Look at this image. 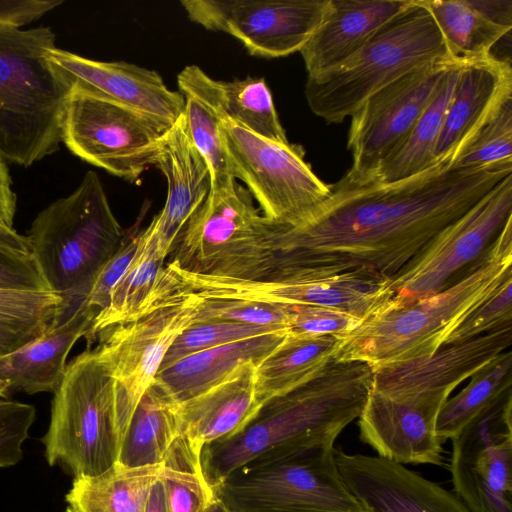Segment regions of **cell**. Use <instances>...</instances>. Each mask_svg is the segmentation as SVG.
<instances>
[{
    "mask_svg": "<svg viewBox=\"0 0 512 512\" xmlns=\"http://www.w3.org/2000/svg\"><path fill=\"white\" fill-rule=\"evenodd\" d=\"M340 340L334 335H286L282 343L255 370L260 401L284 395L315 377L335 357Z\"/></svg>",
    "mask_w": 512,
    "mask_h": 512,
    "instance_id": "obj_29",
    "label": "cell"
},
{
    "mask_svg": "<svg viewBox=\"0 0 512 512\" xmlns=\"http://www.w3.org/2000/svg\"><path fill=\"white\" fill-rule=\"evenodd\" d=\"M512 344V324L441 346L436 352L374 369L371 389L393 398L451 392Z\"/></svg>",
    "mask_w": 512,
    "mask_h": 512,
    "instance_id": "obj_18",
    "label": "cell"
},
{
    "mask_svg": "<svg viewBox=\"0 0 512 512\" xmlns=\"http://www.w3.org/2000/svg\"><path fill=\"white\" fill-rule=\"evenodd\" d=\"M448 398L444 394L393 398L370 389L357 418L360 439L377 456L396 463L443 466L436 423Z\"/></svg>",
    "mask_w": 512,
    "mask_h": 512,
    "instance_id": "obj_17",
    "label": "cell"
},
{
    "mask_svg": "<svg viewBox=\"0 0 512 512\" xmlns=\"http://www.w3.org/2000/svg\"><path fill=\"white\" fill-rule=\"evenodd\" d=\"M127 428L112 375L98 348L88 347L67 363L53 392L45 457L74 478L100 475L117 464Z\"/></svg>",
    "mask_w": 512,
    "mask_h": 512,
    "instance_id": "obj_6",
    "label": "cell"
},
{
    "mask_svg": "<svg viewBox=\"0 0 512 512\" xmlns=\"http://www.w3.org/2000/svg\"><path fill=\"white\" fill-rule=\"evenodd\" d=\"M35 415L30 404L0 399V467L15 465L22 459V445Z\"/></svg>",
    "mask_w": 512,
    "mask_h": 512,
    "instance_id": "obj_42",
    "label": "cell"
},
{
    "mask_svg": "<svg viewBox=\"0 0 512 512\" xmlns=\"http://www.w3.org/2000/svg\"><path fill=\"white\" fill-rule=\"evenodd\" d=\"M257 365L246 364L206 392L180 403V436L200 456L203 447L243 430L263 403L255 391Z\"/></svg>",
    "mask_w": 512,
    "mask_h": 512,
    "instance_id": "obj_24",
    "label": "cell"
},
{
    "mask_svg": "<svg viewBox=\"0 0 512 512\" xmlns=\"http://www.w3.org/2000/svg\"><path fill=\"white\" fill-rule=\"evenodd\" d=\"M154 166L166 179L167 195L163 208L144 230L167 258L210 193L207 165L190 140L183 115L166 132Z\"/></svg>",
    "mask_w": 512,
    "mask_h": 512,
    "instance_id": "obj_21",
    "label": "cell"
},
{
    "mask_svg": "<svg viewBox=\"0 0 512 512\" xmlns=\"http://www.w3.org/2000/svg\"><path fill=\"white\" fill-rule=\"evenodd\" d=\"M7 396H9L7 388L5 384L2 381H0V397L6 398Z\"/></svg>",
    "mask_w": 512,
    "mask_h": 512,
    "instance_id": "obj_51",
    "label": "cell"
},
{
    "mask_svg": "<svg viewBox=\"0 0 512 512\" xmlns=\"http://www.w3.org/2000/svg\"><path fill=\"white\" fill-rule=\"evenodd\" d=\"M339 472L368 512H470L454 492L405 465L334 449Z\"/></svg>",
    "mask_w": 512,
    "mask_h": 512,
    "instance_id": "obj_19",
    "label": "cell"
},
{
    "mask_svg": "<svg viewBox=\"0 0 512 512\" xmlns=\"http://www.w3.org/2000/svg\"><path fill=\"white\" fill-rule=\"evenodd\" d=\"M325 444L246 466L214 494L232 512H368L346 486Z\"/></svg>",
    "mask_w": 512,
    "mask_h": 512,
    "instance_id": "obj_9",
    "label": "cell"
},
{
    "mask_svg": "<svg viewBox=\"0 0 512 512\" xmlns=\"http://www.w3.org/2000/svg\"><path fill=\"white\" fill-rule=\"evenodd\" d=\"M451 158L392 182L330 184L329 197L302 225L284 226L278 267L269 278L321 279L351 273L391 281L512 166L460 168Z\"/></svg>",
    "mask_w": 512,
    "mask_h": 512,
    "instance_id": "obj_1",
    "label": "cell"
},
{
    "mask_svg": "<svg viewBox=\"0 0 512 512\" xmlns=\"http://www.w3.org/2000/svg\"><path fill=\"white\" fill-rule=\"evenodd\" d=\"M144 512H169L164 486L160 478L152 485Z\"/></svg>",
    "mask_w": 512,
    "mask_h": 512,
    "instance_id": "obj_49",
    "label": "cell"
},
{
    "mask_svg": "<svg viewBox=\"0 0 512 512\" xmlns=\"http://www.w3.org/2000/svg\"><path fill=\"white\" fill-rule=\"evenodd\" d=\"M6 162L0 154V223L13 228L17 197L12 189V180Z\"/></svg>",
    "mask_w": 512,
    "mask_h": 512,
    "instance_id": "obj_47",
    "label": "cell"
},
{
    "mask_svg": "<svg viewBox=\"0 0 512 512\" xmlns=\"http://www.w3.org/2000/svg\"><path fill=\"white\" fill-rule=\"evenodd\" d=\"M451 440L455 495L470 512H512V389Z\"/></svg>",
    "mask_w": 512,
    "mask_h": 512,
    "instance_id": "obj_15",
    "label": "cell"
},
{
    "mask_svg": "<svg viewBox=\"0 0 512 512\" xmlns=\"http://www.w3.org/2000/svg\"><path fill=\"white\" fill-rule=\"evenodd\" d=\"M222 118L270 141L289 143L272 94L263 78L214 80L196 65L186 66Z\"/></svg>",
    "mask_w": 512,
    "mask_h": 512,
    "instance_id": "obj_28",
    "label": "cell"
},
{
    "mask_svg": "<svg viewBox=\"0 0 512 512\" xmlns=\"http://www.w3.org/2000/svg\"><path fill=\"white\" fill-rule=\"evenodd\" d=\"M511 98L510 61L492 54L463 61L436 146V161L447 158L455 161Z\"/></svg>",
    "mask_w": 512,
    "mask_h": 512,
    "instance_id": "obj_22",
    "label": "cell"
},
{
    "mask_svg": "<svg viewBox=\"0 0 512 512\" xmlns=\"http://www.w3.org/2000/svg\"><path fill=\"white\" fill-rule=\"evenodd\" d=\"M163 483L169 512H205L215 498L195 454L180 436L163 463Z\"/></svg>",
    "mask_w": 512,
    "mask_h": 512,
    "instance_id": "obj_37",
    "label": "cell"
},
{
    "mask_svg": "<svg viewBox=\"0 0 512 512\" xmlns=\"http://www.w3.org/2000/svg\"><path fill=\"white\" fill-rule=\"evenodd\" d=\"M125 235L99 177L88 171L71 194L38 213L25 236L49 291L72 314Z\"/></svg>",
    "mask_w": 512,
    "mask_h": 512,
    "instance_id": "obj_5",
    "label": "cell"
},
{
    "mask_svg": "<svg viewBox=\"0 0 512 512\" xmlns=\"http://www.w3.org/2000/svg\"><path fill=\"white\" fill-rule=\"evenodd\" d=\"M235 179L242 181L264 216L295 228L329 197L330 184L312 170L301 145L261 138L221 117Z\"/></svg>",
    "mask_w": 512,
    "mask_h": 512,
    "instance_id": "obj_11",
    "label": "cell"
},
{
    "mask_svg": "<svg viewBox=\"0 0 512 512\" xmlns=\"http://www.w3.org/2000/svg\"><path fill=\"white\" fill-rule=\"evenodd\" d=\"M413 0H330L328 10L300 50L308 76L327 72L358 53Z\"/></svg>",
    "mask_w": 512,
    "mask_h": 512,
    "instance_id": "obj_23",
    "label": "cell"
},
{
    "mask_svg": "<svg viewBox=\"0 0 512 512\" xmlns=\"http://www.w3.org/2000/svg\"><path fill=\"white\" fill-rule=\"evenodd\" d=\"M177 83L185 98L183 117L188 135L209 171V197L227 195L238 183L222 135L219 111L205 93L181 72Z\"/></svg>",
    "mask_w": 512,
    "mask_h": 512,
    "instance_id": "obj_32",
    "label": "cell"
},
{
    "mask_svg": "<svg viewBox=\"0 0 512 512\" xmlns=\"http://www.w3.org/2000/svg\"><path fill=\"white\" fill-rule=\"evenodd\" d=\"M288 335L316 337L344 335L355 329L361 321L339 310L314 305H292Z\"/></svg>",
    "mask_w": 512,
    "mask_h": 512,
    "instance_id": "obj_43",
    "label": "cell"
},
{
    "mask_svg": "<svg viewBox=\"0 0 512 512\" xmlns=\"http://www.w3.org/2000/svg\"><path fill=\"white\" fill-rule=\"evenodd\" d=\"M443 37L450 56L470 61L491 55L492 48L511 31L469 0H422Z\"/></svg>",
    "mask_w": 512,
    "mask_h": 512,
    "instance_id": "obj_33",
    "label": "cell"
},
{
    "mask_svg": "<svg viewBox=\"0 0 512 512\" xmlns=\"http://www.w3.org/2000/svg\"><path fill=\"white\" fill-rule=\"evenodd\" d=\"M264 216L242 185L208 196L178 237L168 264L197 275L238 280L271 277L281 253L283 227Z\"/></svg>",
    "mask_w": 512,
    "mask_h": 512,
    "instance_id": "obj_8",
    "label": "cell"
},
{
    "mask_svg": "<svg viewBox=\"0 0 512 512\" xmlns=\"http://www.w3.org/2000/svg\"><path fill=\"white\" fill-rule=\"evenodd\" d=\"M453 163L460 168L512 166V98Z\"/></svg>",
    "mask_w": 512,
    "mask_h": 512,
    "instance_id": "obj_40",
    "label": "cell"
},
{
    "mask_svg": "<svg viewBox=\"0 0 512 512\" xmlns=\"http://www.w3.org/2000/svg\"><path fill=\"white\" fill-rule=\"evenodd\" d=\"M330 0H182L187 16L229 34L254 56L300 52L322 22Z\"/></svg>",
    "mask_w": 512,
    "mask_h": 512,
    "instance_id": "obj_14",
    "label": "cell"
},
{
    "mask_svg": "<svg viewBox=\"0 0 512 512\" xmlns=\"http://www.w3.org/2000/svg\"><path fill=\"white\" fill-rule=\"evenodd\" d=\"M62 3V0H0V23L20 28Z\"/></svg>",
    "mask_w": 512,
    "mask_h": 512,
    "instance_id": "obj_46",
    "label": "cell"
},
{
    "mask_svg": "<svg viewBox=\"0 0 512 512\" xmlns=\"http://www.w3.org/2000/svg\"><path fill=\"white\" fill-rule=\"evenodd\" d=\"M0 248L30 253L28 240L25 235L18 233L0 223Z\"/></svg>",
    "mask_w": 512,
    "mask_h": 512,
    "instance_id": "obj_48",
    "label": "cell"
},
{
    "mask_svg": "<svg viewBox=\"0 0 512 512\" xmlns=\"http://www.w3.org/2000/svg\"><path fill=\"white\" fill-rule=\"evenodd\" d=\"M56 47L51 27L0 23V154L29 167L62 143L72 85L49 59Z\"/></svg>",
    "mask_w": 512,
    "mask_h": 512,
    "instance_id": "obj_4",
    "label": "cell"
},
{
    "mask_svg": "<svg viewBox=\"0 0 512 512\" xmlns=\"http://www.w3.org/2000/svg\"><path fill=\"white\" fill-rule=\"evenodd\" d=\"M462 61L444 75L440 87L402 144L378 166L368 181L392 182L424 171L435 164V150L452 101Z\"/></svg>",
    "mask_w": 512,
    "mask_h": 512,
    "instance_id": "obj_30",
    "label": "cell"
},
{
    "mask_svg": "<svg viewBox=\"0 0 512 512\" xmlns=\"http://www.w3.org/2000/svg\"><path fill=\"white\" fill-rule=\"evenodd\" d=\"M180 403L154 381L141 397L124 435L118 464L161 465L180 437Z\"/></svg>",
    "mask_w": 512,
    "mask_h": 512,
    "instance_id": "obj_27",
    "label": "cell"
},
{
    "mask_svg": "<svg viewBox=\"0 0 512 512\" xmlns=\"http://www.w3.org/2000/svg\"><path fill=\"white\" fill-rule=\"evenodd\" d=\"M271 333L287 334L286 331L273 327L236 321L209 320L193 322L175 338L163 359L160 369L197 352Z\"/></svg>",
    "mask_w": 512,
    "mask_h": 512,
    "instance_id": "obj_38",
    "label": "cell"
},
{
    "mask_svg": "<svg viewBox=\"0 0 512 512\" xmlns=\"http://www.w3.org/2000/svg\"><path fill=\"white\" fill-rule=\"evenodd\" d=\"M0 289L49 291L30 253L0 248Z\"/></svg>",
    "mask_w": 512,
    "mask_h": 512,
    "instance_id": "obj_45",
    "label": "cell"
},
{
    "mask_svg": "<svg viewBox=\"0 0 512 512\" xmlns=\"http://www.w3.org/2000/svg\"><path fill=\"white\" fill-rule=\"evenodd\" d=\"M374 369L333 358L315 377L266 402L236 435L203 447V476L214 491L236 471L334 444L363 409Z\"/></svg>",
    "mask_w": 512,
    "mask_h": 512,
    "instance_id": "obj_2",
    "label": "cell"
},
{
    "mask_svg": "<svg viewBox=\"0 0 512 512\" xmlns=\"http://www.w3.org/2000/svg\"><path fill=\"white\" fill-rule=\"evenodd\" d=\"M457 60H436L409 71L369 97L351 116L347 147L352 166L344 177L370 180L405 140Z\"/></svg>",
    "mask_w": 512,
    "mask_h": 512,
    "instance_id": "obj_13",
    "label": "cell"
},
{
    "mask_svg": "<svg viewBox=\"0 0 512 512\" xmlns=\"http://www.w3.org/2000/svg\"><path fill=\"white\" fill-rule=\"evenodd\" d=\"M67 312L64 297L57 293L0 289V356L61 323Z\"/></svg>",
    "mask_w": 512,
    "mask_h": 512,
    "instance_id": "obj_35",
    "label": "cell"
},
{
    "mask_svg": "<svg viewBox=\"0 0 512 512\" xmlns=\"http://www.w3.org/2000/svg\"><path fill=\"white\" fill-rule=\"evenodd\" d=\"M66 512H78V511L76 509H74L73 507L68 506L66 509Z\"/></svg>",
    "mask_w": 512,
    "mask_h": 512,
    "instance_id": "obj_52",
    "label": "cell"
},
{
    "mask_svg": "<svg viewBox=\"0 0 512 512\" xmlns=\"http://www.w3.org/2000/svg\"><path fill=\"white\" fill-rule=\"evenodd\" d=\"M162 467L128 468L117 463L100 475L74 478L66 502L78 512H144Z\"/></svg>",
    "mask_w": 512,
    "mask_h": 512,
    "instance_id": "obj_31",
    "label": "cell"
},
{
    "mask_svg": "<svg viewBox=\"0 0 512 512\" xmlns=\"http://www.w3.org/2000/svg\"><path fill=\"white\" fill-rule=\"evenodd\" d=\"M205 512H232L216 495Z\"/></svg>",
    "mask_w": 512,
    "mask_h": 512,
    "instance_id": "obj_50",
    "label": "cell"
},
{
    "mask_svg": "<svg viewBox=\"0 0 512 512\" xmlns=\"http://www.w3.org/2000/svg\"><path fill=\"white\" fill-rule=\"evenodd\" d=\"M96 316L94 310L79 306L41 336L0 356V381L8 394L53 393L64 375L70 350L81 337L87 336Z\"/></svg>",
    "mask_w": 512,
    "mask_h": 512,
    "instance_id": "obj_25",
    "label": "cell"
},
{
    "mask_svg": "<svg viewBox=\"0 0 512 512\" xmlns=\"http://www.w3.org/2000/svg\"><path fill=\"white\" fill-rule=\"evenodd\" d=\"M286 335L265 334L197 352L160 369L155 381L176 401L185 402L225 381L246 364L258 366Z\"/></svg>",
    "mask_w": 512,
    "mask_h": 512,
    "instance_id": "obj_26",
    "label": "cell"
},
{
    "mask_svg": "<svg viewBox=\"0 0 512 512\" xmlns=\"http://www.w3.org/2000/svg\"><path fill=\"white\" fill-rule=\"evenodd\" d=\"M509 324H512V276L463 319L444 345L468 340Z\"/></svg>",
    "mask_w": 512,
    "mask_h": 512,
    "instance_id": "obj_41",
    "label": "cell"
},
{
    "mask_svg": "<svg viewBox=\"0 0 512 512\" xmlns=\"http://www.w3.org/2000/svg\"><path fill=\"white\" fill-rule=\"evenodd\" d=\"M196 300L194 322L209 320L236 321L273 327L286 331L288 334L292 317V305L240 298H196Z\"/></svg>",
    "mask_w": 512,
    "mask_h": 512,
    "instance_id": "obj_39",
    "label": "cell"
},
{
    "mask_svg": "<svg viewBox=\"0 0 512 512\" xmlns=\"http://www.w3.org/2000/svg\"><path fill=\"white\" fill-rule=\"evenodd\" d=\"M512 389V351L508 349L471 377L470 382L443 404L436 423L442 443L456 437L472 420Z\"/></svg>",
    "mask_w": 512,
    "mask_h": 512,
    "instance_id": "obj_36",
    "label": "cell"
},
{
    "mask_svg": "<svg viewBox=\"0 0 512 512\" xmlns=\"http://www.w3.org/2000/svg\"><path fill=\"white\" fill-rule=\"evenodd\" d=\"M72 87L62 143L83 161L137 182L154 166L170 127L101 94Z\"/></svg>",
    "mask_w": 512,
    "mask_h": 512,
    "instance_id": "obj_10",
    "label": "cell"
},
{
    "mask_svg": "<svg viewBox=\"0 0 512 512\" xmlns=\"http://www.w3.org/2000/svg\"><path fill=\"white\" fill-rule=\"evenodd\" d=\"M137 243L138 232H126L117 251L96 275L81 307L94 310L97 314L107 307L112 289L133 258Z\"/></svg>",
    "mask_w": 512,
    "mask_h": 512,
    "instance_id": "obj_44",
    "label": "cell"
},
{
    "mask_svg": "<svg viewBox=\"0 0 512 512\" xmlns=\"http://www.w3.org/2000/svg\"><path fill=\"white\" fill-rule=\"evenodd\" d=\"M196 302L194 296H186L98 334L96 347L112 375L119 408L128 425L141 397L155 381L169 347L194 322Z\"/></svg>",
    "mask_w": 512,
    "mask_h": 512,
    "instance_id": "obj_16",
    "label": "cell"
},
{
    "mask_svg": "<svg viewBox=\"0 0 512 512\" xmlns=\"http://www.w3.org/2000/svg\"><path fill=\"white\" fill-rule=\"evenodd\" d=\"M512 276V220L480 264L449 288L387 309L337 336V361H360L373 369L430 355L463 319Z\"/></svg>",
    "mask_w": 512,
    "mask_h": 512,
    "instance_id": "obj_3",
    "label": "cell"
},
{
    "mask_svg": "<svg viewBox=\"0 0 512 512\" xmlns=\"http://www.w3.org/2000/svg\"><path fill=\"white\" fill-rule=\"evenodd\" d=\"M165 260L145 230L139 231L133 258L112 289L107 307L92 322L86 336L88 347L101 332L140 315L165 267Z\"/></svg>",
    "mask_w": 512,
    "mask_h": 512,
    "instance_id": "obj_34",
    "label": "cell"
},
{
    "mask_svg": "<svg viewBox=\"0 0 512 512\" xmlns=\"http://www.w3.org/2000/svg\"><path fill=\"white\" fill-rule=\"evenodd\" d=\"M453 59L422 0L386 23L354 56L318 75L308 76L310 110L327 123H341L380 89L424 64Z\"/></svg>",
    "mask_w": 512,
    "mask_h": 512,
    "instance_id": "obj_7",
    "label": "cell"
},
{
    "mask_svg": "<svg viewBox=\"0 0 512 512\" xmlns=\"http://www.w3.org/2000/svg\"><path fill=\"white\" fill-rule=\"evenodd\" d=\"M49 59L72 86L133 108L171 127L184 113L185 98L170 90L158 72L127 62H105L53 48Z\"/></svg>",
    "mask_w": 512,
    "mask_h": 512,
    "instance_id": "obj_20",
    "label": "cell"
},
{
    "mask_svg": "<svg viewBox=\"0 0 512 512\" xmlns=\"http://www.w3.org/2000/svg\"><path fill=\"white\" fill-rule=\"evenodd\" d=\"M511 220L512 174L392 278L393 296L387 309L408 305L458 282L480 264Z\"/></svg>",
    "mask_w": 512,
    "mask_h": 512,
    "instance_id": "obj_12",
    "label": "cell"
}]
</instances>
